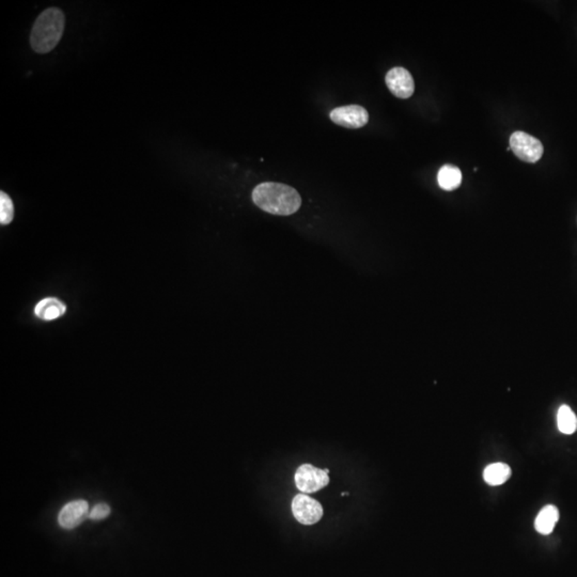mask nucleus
I'll return each instance as SVG.
<instances>
[{
	"mask_svg": "<svg viewBox=\"0 0 577 577\" xmlns=\"http://www.w3.org/2000/svg\"><path fill=\"white\" fill-rule=\"evenodd\" d=\"M253 200L264 212L280 216L294 214L302 205L301 195L295 189L274 182L257 185L253 191Z\"/></svg>",
	"mask_w": 577,
	"mask_h": 577,
	"instance_id": "obj_1",
	"label": "nucleus"
},
{
	"mask_svg": "<svg viewBox=\"0 0 577 577\" xmlns=\"http://www.w3.org/2000/svg\"><path fill=\"white\" fill-rule=\"evenodd\" d=\"M65 14L58 8H50L39 15L30 34L34 52L48 54L57 46L65 30Z\"/></svg>",
	"mask_w": 577,
	"mask_h": 577,
	"instance_id": "obj_2",
	"label": "nucleus"
},
{
	"mask_svg": "<svg viewBox=\"0 0 577 577\" xmlns=\"http://www.w3.org/2000/svg\"><path fill=\"white\" fill-rule=\"evenodd\" d=\"M510 149L520 160L536 162L543 156L541 141L525 132H514L510 137Z\"/></svg>",
	"mask_w": 577,
	"mask_h": 577,
	"instance_id": "obj_3",
	"label": "nucleus"
},
{
	"mask_svg": "<svg viewBox=\"0 0 577 577\" xmlns=\"http://www.w3.org/2000/svg\"><path fill=\"white\" fill-rule=\"evenodd\" d=\"M295 484L304 494L315 493L329 483L328 474L311 464L300 466L295 472Z\"/></svg>",
	"mask_w": 577,
	"mask_h": 577,
	"instance_id": "obj_4",
	"label": "nucleus"
},
{
	"mask_svg": "<svg viewBox=\"0 0 577 577\" xmlns=\"http://www.w3.org/2000/svg\"><path fill=\"white\" fill-rule=\"evenodd\" d=\"M292 512L297 522L303 525H313L322 518L323 508L319 501L306 494H297L292 501Z\"/></svg>",
	"mask_w": 577,
	"mask_h": 577,
	"instance_id": "obj_5",
	"label": "nucleus"
},
{
	"mask_svg": "<svg viewBox=\"0 0 577 577\" xmlns=\"http://www.w3.org/2000/svg\"><path fill=\"white\" fill-rule=\"evenodd\" d=\"M329 118L340 127L359 129L367 125L369 121V114L361 106L348 105L335 108L329 114Z\"/></svg>",
	"mask_w": 577,
	"mask_h": 577,
	"instance_id": "obj_6",
	"label": "nucleus"
},
{
	"mask_svg": "<svg viewBox=\"0 0 577 577\" xmlns=\"http://www.w3.org/2000/svg\"><path fill=\"white\" fill-rule=\"evenodd\" d=\"M385 81L391 94L399 98H410L415 91L413 76L404 67H397L391 69L387 73Z\"/></svg>",
	"mask_w": 577,
	"mask_h": 577,
	"instance_id": "obj_7",
	"label": "nucleus"
},
{
	"mask_svg": "<svg viewBox=\"0 0 577 577\" xmlns=\"http://www.w3.org/2000/svg\"><path fill=\"white\" fill-rule=\"evenodd\" d=\"M89 515L88 503L83 499L71 501L67 503L58 515V522L65 529H74L78 525L84 522Z\"/></svg>",
	"mask_w": 577,
	"mask_h": 577,
	"instance_id": "obj_8",
	"label": "nucleus"
},
{
	"mask_svg": "<svg viewBox=\"0 0 577 577\" xmlns=\"http://www.w3.org/2000/svg\"><path fill=\"white\" fill-rule=\"evenodd\" d=\"M65 311H67V307L65 304L57 298L53 297L44 298L39 302L34 309L36 317L44 321L55 320L57 317L65 315Z\"/></svg>",
	"mask_w": 577,
	"mask_h": 577,
	"instance_id": "obj_9",
	"label": "nucleus"
},
{
	"mask_svg": "<svg viewBox=\"0 0 577 577\" xmlns=\"http://www.w3.org/2000/svg\"><path fill=\"white\" fill-rule=\"evenodd\" d=\"M559 520V511L553 505H547L544 507L539 514H538L536 521H534V528L539 534H549L553 532L556 524Z\"/></svg>",
	"mask_w": 577,
	"mask_h": 577,
	"instance_id": "obj_10",
	"label": "nucleus"
},
{
	"mask_svg": "<svg viewBox=\"0 0 577 577\" xmlns=\"http://www.w3.org/2000/svg\"><path fill=\"white\" fill-rule=\"evenodd\" d=\"M511 475H512V470L510 466L505 463H493L484 470L483 479L492 487H497L508 481Z\"/></svg>",
	"mask_w": 577,
	"mask_h": 577,
	"instance_id": "obj_11",
	"label": "nucleus"
},
{
	"mask_svg": "<svg viewBox=\"0 0 577 577\" xmlns=\"http://www.w3.org/2000/svg\"><path fill=\"white\" fill-rule=\"evenodd\" d=\"M437 182L441 189L448 191H454L462 183V172L457 166L444 165L437 174Z\"/></svg>",
	"mask_w": 577,
	"mask_h": 577,
	"instance_id": "obj_12",
	"label": "nucleus"
},
{
	"mask_svg": "<svg viewBox=\"0 0 577 577\" xmlns=\"http://www.w3.org/2000/svg\"><path fill=\"white\" fill-rule=\"evenodd\" d=\"M557 425L563 434L571 435L577 430V417L570 406H561L557 414Z\"/></svg>",
	"mask_w": 577,
	"mask_h": 577,
	"instance_id": "obj_13",
	"label": "nucleus"
},
{
	"mask_svg": "<svg viewBox=\"0 0 577 577\" xmlns=\"http://www.w3.org/2000/svg\"><path fill=\"white\" fill-rule=\"evenodd\" d=\"M14 218V205L7 193H0V222L8 224L12 222Z\"/></svg>",
	"mask_w": 577,
	"mask_h": 577,
	"instance_id": "obj_14",
	"label": "nucleus"
},
{
	"mask_svg": "<svg viewBox=\"0 0 577 577\" xmlns=\"http://www.w3.org/2000/svg\"><path fill=\"white\" fill-rule=\"evenodd\" d=\"M110 514V507L107 503H98L89 512L88 518L92 521H101L107 518Z\"/></svg>",
	"mask_w": 577,
	"mask_h": 577,
	"instance_id": "obj_15",
	"label": "nucleus"
}]
</instances>
